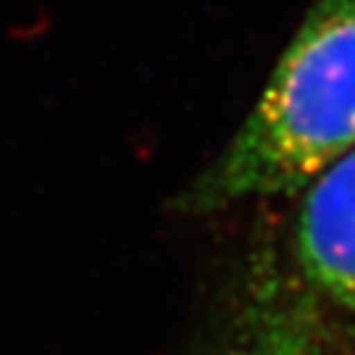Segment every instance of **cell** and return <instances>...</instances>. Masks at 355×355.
Returning a JSON list of instances; mask_svg holds the SVG:
<instances>
[{
	"label": "cell",
	"instance_id": "1",
	"mask_svg": "<svg viewBox=\"0 0 355 355\" xmlns=\"http://www.w3.org/2000/svg\"><path fill=\"white\" fill-rule=\"evenodd\" d=\"M355 148V0H311L229 145L179 192L184 214L300 192Z\"/></svg>",
	"mask_w": 355,
	"mask_h": 355
},
{
	"label": "cell",
	"instance_id": "2",
	"mask_svg": "<svg viewBox=\"0 0 355 355\" xmlns=\"http://www.w3.org/2000/svg\"><path fill=\"white\" fill-rule=\"evenodd\" d=\"M295 195V282L318 300L355 313V148Z\"/></svg>",
	"mask_w": 355,
	"mask_h": 355
}]
</instances>
